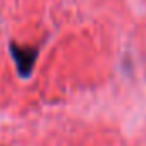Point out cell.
Wrapping results in <instances>:
<instances>
[{"label":"cell","instance_id":"6da1fadb","mask_svg":"<svg viewBox=\"0 0 146 146\" xmlns=\"http://www.w3.org/2000/svg\"><path fill=\"white\" fill-rule=\"evenodd\" d=\"M9 53H11V57H12V60L16 64L17 74L23 79H29L33 76L40 48L38 46H23V45H19L16 41H11L9 43Z\"/></svg>","mask_w":146,"mask_h":146}]
</instances>
